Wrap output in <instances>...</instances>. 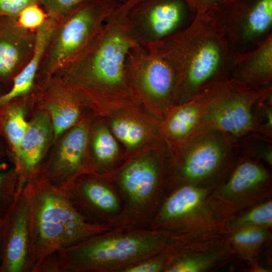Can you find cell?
<instances>
[{"instance_id":"30","label":"cell","mask_w":272,"mask_h":272,"mask_svg":"<svg viewBox=\"0 0 272 272\" xmlns=\"http://www.w3.org/2000/svg\"><path fill=\"white\" fill-rule=\"evenodd\" d=\"M48 16L39 5H32L23 9L16 18V22L21 27L35 31L48 18Z\"/></svg>"},{"instance_id":"14","label":"cell","mask_w":272,"mask_h":272,"mask_svg":"<svg viewBox=\"0 0 272 272\" xmlns=\"http://www.w3.org/2000/svg\"><path fill=\"white\" fill-rule=\"evenodd\" d=\"M36 34L20 26L16 19L0 17V78H14L30 59Z\"/></svg>"},{"instance_id":"25","label":"cell","mask_w":272,"mask_h":272,"mask_svg":"<svg viewBox=\"0 0 272 272\" xmlns=\"http://www.w3.org/2000/svg\"><path fill=\"white\" fill-rule=\"evenodd\" d=\"M75 95V93L70 89L66 101L53 103L49 106L55 136L73 126L79 118L80 111L72 101Z\"/></svg>"},{"instance_id":"33","label":"cell","mask_w":272,"mask_h":272,"mask_svg":"<svg viewBox=\"0 0 272 272\" xmlns=\"http://www.w3.org/2000/svg\"><path fill=\"white\" fill-rule=\"evenodd\" d=\"M232 0H185L194 13H202L219 7Z\"/></svg>"},{"instance_id":"8","label":"cell","mask_w":272,"mask_h":272,"mask_svg":"<svg viewBox=\"0 0 272 272\" xmlns=\"http://www.w3.org/2000/svg\"><path fill=\"white\" fill-rule=\"evenodd\" d=\"M172 242L170 232L163 230L112 234L84 245L78 255L91 268L122 270L160 254Z\"/></svg>"},{"instance_id":"12","label":"cell","mask_w":272,"mask_h":272,"mask_svg":"<svg viewBox=\"0 0 272 272\" xmlns=\"http://www.w3.org/2000/svg\"><path fill=\"white\" fill-rule=\"evenodd\" d=\"M39 231L47 242L67 245L107 230L87 223L65 199L53 194L43 197L39 213Z\"/></svg>"},{"instance_id":"28","label":"cell","mask_w":272,"mask_h":272,"mask_svg":"<svg viewBox=\"0 0 272 272\" xmlns=\"http://www.w3.org/2000/svg\"><path fill=\"white\" fill-rule=\"evenodd\" d=\"M28 125L21 108L14 107L8 111L5 123V130L15 152L19 148Z\"/></svg>"},{"instance_id":"11","label":"cell","mask_w":272,"mask_h":272,"mask_svg":"<svg viewBox=\"0 0 272 272\" xmlns=\"http://www.w3.org/2000/svg\"><path fill=\"white\" fill-rule=\"evenodd\" d=\"M214 196L236 214L271 198V174L257 160L242 156L226 179L213 190Z\"/></svg>"},{"instance_id":"18","label":"cell","mask_w":272,"mask_h":272,"mask_svg":"<svg viewBox=\"0 0 272 272\" xmlns=\"http://www.w3.org/2000/svg\"><path fill=\"white\" fill-rule=\"evenodd\" d=\"M205 103V96L201 92L170 109L163 119L162 129L171 145L183 142L196 131L201 119Z\"/></svg>"},{"instance_id":"7","label":"cell","mask_w":272,"mask_h":272,"mask_svg":"<svg viewBox=\"0 0 272 272\" xmlns=\"http://www.w3.org/2000/svg\"><path fill=\"white\" fill-rule=\"evenodd\" d=\"M200 13L223 37L234 57L272 35V0H232Z\"/></svg>"},{"instance_id":"19","label":"cell","mask_w":272,"mask_h":272,"mask_svg":"<svg viewBox=\"0 0 272 272\" xmlns=\"http://www.w3.org/2000/svg\"><path fill=\"white\" fill-rule=\"evenodd\" d=\"M50 122L40 114L29 123L28 128L16 152L25 167L32 169L41 158L50 134Z\"/></svg>"},{"instance_id":"10","label":"cell","mask_w":272,"mask_h":272,"mask_svg":"<svg viewBox=\"0 0 272 272\" xmlns=\"http://www.w3.org/2000/svg\"><path fill=\"white\" fill-rule=\"evenodd\" d=\"M195 14L185 0H132L127 22L135 42L147 46L185 28Z\"/></svg>"},{"instance_id":"13","label":"cell","mask_w":272,"mask_h":272,"mask_svg":"<svg viewBox=\"0 0 272 272\" xmlns=\"http://www.w3.org/2000/svg\"><path fill=\"white\" fill-rule=\"evenodd\" d=\"M165 272H207L223 267L235 258L225 235L174 243Z\"/></svg>"},{"instance_id":"6","label":"cell","mask_w":272,"mask_h":272,"mask_svg":"<svg viewBox=\"0 0 272 272\" xmlns=\"http://www.w3.org/2000/svg\"><path fill=\"white\" fill-rule=\"evenodd\" d=\"M271 91V86L253 90L232 79L207 88L203 91L205 103L201 119L194 133L215 130L237 143L249 134L262 136L256 121V106Z\"/></svg>"},{"instance_id":"17","label":"cell","mask_w":272,"mask_h":272,"mask_svg":"<svg viewBox=\"0 0 272 272\" xmlns=\"http://www.w3.org/2000/svg\"><path fill=\"white\" fill-rule=\"evenodd\" d=\"M56 21V19L48 17L35 31V44L32 55L24 67L14 78L11 90L0 96V106L27 94L33 89Z\"/></svg>"},{"instance_id":"26","label":"cell","mask_w":272,"mask_h":272,"mask_svg":"<svg viewBox=\"0 0 272 272\" xmlns=\"http://www.w3.org/2000/svg\"><path fill=\"white\" fill-rule=\"evenodd\" d=\"M93 151L97 160L105 165L111 164L117 157L119 147L116 138L106 126H101L96 130Z\"/></svg>"},{"instance_id":"3","label":"cell","mask_w":272,"mask_h":272,"mask_svg":"<svg viewBox=\"0 0 272 272\" xmlns=\"http://www.w3.org/2000/svg\"><path fill=\"white\" fill-rule=\"evenodd\" d=\"M168 173L171 189L192 185L215 189L228 177L239 158L238 143L220 132H196L171 145Z\"/></svg>"},{"instance_id":"16","label":"cell","mask_w":272,"mask_h":272,"mask_svg":"<svg viewBox=\"0 0 272 272\" xmlns=\"http://www.w3.org/2000/svg\"><path fill=\"white\" fill-rule=\"evenodd\" d=\"M231 79L253 90L271 86L272 35L255 49L234 56Z\"/></svg>"},{"instance_id":"5","label":"cell","mask_w":272,"mask_h":272,"mask_svg":"<svg viewBox=\"0 0 272 272\" xmlns=\"http://www.w3.org/2000/svg\"><path fill=\"white\" fill-rule=\"evenodd\" d=\"M121 4L109 1L87 2L56 19V24L38 74L41 73L50 78L83 53Z\"/></svg>"},{"instance_id":"32","label":"cell","mask_w":272,"mask_h":272,"mask_svg":"<svg viewBox=\"0 0 272 272\" xmlns=\"http://www.w3.org/2000/svg\"><path fill=\"white\" fill-rule=\"evenodd\" d=\"M42 0H0V17L16 19L20 13L27 7L39 5Z\"/></svg>"},{"instance_id":"31","label":"cell","mask_w":272,"mask_h":272,"mask_svg":"<svg viewBox=\"0 0 272 272\" xmlns=\"http://www.w3.org/2000/svg\"><path fill=\"white\" fill-rule=\"evenodd\" d=\"M98 1L123 3L127 0H42L41 6L45 10L48 17L57 19L81 4Z\"/></svg>"},{"instance_id":"29","label":"cell","mask_w":272,"mask_h":272,"mask_svg":"<svg viewBox=\"0 0 272 272\" xmlns=\"http://www.w3.org/2000/svg\"><path fill=\"white\" fill-rule=\"evenodd\" d=\"M174 245L172 243L160 254L128 266L121 271L124 272L163 271L174 253Z\"/></svg>"},{"instance_id":"21","label":"cell","mask_w":272,"mask_h":272,"mask_svg":"<svg viewBox=\"0 0 272 272\" xmlns=\"http://www.w3.org/2000/svg\"><path fill=\"white\" fill-rule=\"evenodd\" d=\"M88 143V132L84 124L72 129L63 139L59 150L58 164L64 170L74 171L80 166Z\"/></svg>"},{"instance_id":"23","label":"cell","mask_w":272,"mask_h":272,"mask_svg":"<svg viewBox=\"0 0 272 272\" xmlns=\"http://www.w3.org/2000/svg\"><path fill=\"white\" fill-rule=\"evenodd\" d=\"M27 221L22 211L16 219L8 243L7 267L11 272L19 271L22 267L26 253Z\"/></svg>"},{"instance_id":"27","label":"cell","mask_w":272,"mask_h":272,"mask_svg":"<svg viewBox=\"0 0 272 272\" xmlns=\"http://www.w3.org/2000/svg\"><path fill=\"white\" fill-rule=\"evenodd\" d=\"M84 192L88 199L97 208L107 214H114L120 209L117 197L107 186L96 182L86 183Z\"/></svg>"},{"instance_id":"1","label":"cell","mask_w":272,"mask_h":272,"mask_svg":"<svg viewBox=\"0 0 272 272\" xmlns=\"http://www.w3.org/2000/svg\"><path fill=\"white\" fill-rule=\"evenodd\" d=\"M132 0L118 7L89 46L54 75L81 98L105 107L131 105L140 101L131 88L125 62L137 43L129 28Z\"/></svg>"},{"instance_id":"15","label":"cell","mask_w":272,"mask_h":272,"mask_svg":"<svg viewBox=\"0 0 272 272\" xmlns=\"http://www.w3.org/2000/svg\"><path fill=\"white\" fill-rule=\"evenodd\" d=\"M163 162L162 158L141 157L127 165L121 171L119 183L129 202L141 206L160 193Z\"/></svg>"},{"instance_id":"24","label":"cell","mask_w":272,"mask_h":272,"mask_svg":"<svg viewBox=\"0 0 272 272\" xmlns=\"http://www.w3.org/2000/svg\"><path fill=\"white\" fill-rule=\"evenodd\" d=\"M111 128L115 138L130 149L140 146L148 136L147 130L144 125L130 117H116L112 121Z\"/></svg>"},{"instance_id":"9","label":"cell","mask_w":272,"mask_h":272,"mask_svg":"<svg viewBox=\"0 0 272 272\" xmlns=\"http://www.w3.org/2000/svg\"><path fill=\"white\" fill-rule=\"evenodd\" d=\"M125 67L139 101L155 107L163 119L174 105L176 76L172 66L153 48L136 43L126 55Z\"/></svg>"},{"instance_id":"22","label":"cell","mask_w":272,"mask_h":272,"mask_svg":"<svg viewBox=\"0 0 272 272\" xmlns=\"http://www.w3.org/2000/svg\"><path fill=\"white\" fill-rule=\"evenodd\" d=\"M247 227L271 230V198L260 201L231 216L225 224V234Z\"/></svg>"},{"instance_id":"2","label":"cell","mask_w":272,"mask_h":272,"mask_svg":"<svg viewBox=\"0 0 272 272\" xmlns=\"http://www.w3.org/2000/svg\"><path fill=\"white\" fill-rule=\"evenodd\" d=\"M176 76L174 105L230 80L234 55L223 37L199 13L183 29L153 44Z\"/></svg>"},{"instance_id":"4","label":"cell","mask_w":272,"mask_h":272,"mask_svg":"<svg viewBox=\"0 0 272 272\" xmlns=\"http://www.w3.org/2000/svg\"><path fill=\"white\" fill-rule=\"evenodd\" d=\"M213 190L192 185L171 190L156 216L155 229L170 232L173 241L179 242L225 235V224L236 213Z\"/></svg>"},{"instance_id":"20","label":"cell","mask_w":272,"mask_h":272,"mask_svg":"<svg viewBox=\"0 0 272 272\" xmlns=\"http://www.w3.org/2000/svg\"><path fill=\"white\" fill-rule=\"evenodd\" d=\"M271 230L247 227L226 234L236 257L249 263L257 260L263 248L271 242Z\"/></svg>"},{"instance_id":"34","label":"cell","mask_w":272,"mask_h":272,"mask_svg":"<svg viewBox=\"0 0 272 272\" xmlns=\"http://www.w3.org/2000/svg\"><path fill=\"white\" fill-rule=\"evenodd\" d=\"M2 177L1 175H0V183H1V180H2Z\"/></svg>"}]
</instances>
